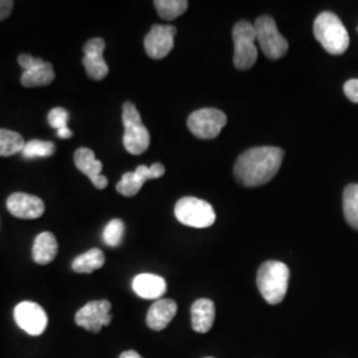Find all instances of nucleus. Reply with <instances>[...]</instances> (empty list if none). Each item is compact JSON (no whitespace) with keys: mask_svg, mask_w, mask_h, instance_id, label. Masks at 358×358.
<instances>
[{"mask_svg":"<svg viewBox=\"0 0 358 358\" xmlns=\"http://www.w3.org/2000/svg\"><path fill=\"white\" fill-rule=\"evenodd\" d=\"M68 120L69 113L63 108H53L48 115V122L56 130L68 128Z\"/></svg>","mask_w":358,"mask_h":358,"instance_id":"27","label":"nucleus"},{"mask_svg":"<svg viewBox=\"0 0 358 358\" xmlns=\"http://www.w3.org/2000/svg\"><path fill=\"white\" fill-rule=\"evenodd\" d=\"M227 124V115L214 108H205L192 112L187 127L192 134L202 140H211L219 136L222 129Z\"/></svg>","mask_w":358,"mask_h":358,"instance_id":"8","label":"nucleus"},{"mask_svg":"<svg viewBox=\"0 0 358 358\" xmlns=\"http://www.w3.org/2000/svg\"><path fill=\"white\" fill-rule=\"evenodd\" d=\"M17 63L24 71H29V69H34V68H36L38 65L43 64L44 60L43 59H38V57H32L31 55L23 53V55H20L17 57Z\"/></svg>","mask_w":358,"mask_h":358,"instance_id":"28","label":"nucleus"},{"mask_svg":"<svg viewBox=\"0 0 358 358\" xmlns=\"http://www.w3.org/2000/svg\"><path fill=\"white\" fill-rule=\"evenodd\" d=\"M344 93L352 103H358V78H352L346 81Z\"/></svg>","mask_w":358,"mask_h":358,"instance_id":"29","label":"nucleus"},{"mask_svg":"<svg viewBox=\"0 0 358 358\" xmlns=\"http://www.w3.org/2000/svg\"><path fill=\"white\" fill-rule=\"evenodd\" d=\"M256 40L263 53L272 60H278L288 51V41L280 34L275 20L271 16H260L256 19Z\"/></svg>","mask_w":358,"mask_h":358,"instance_id":"7","label":"nucleus"},{"mask_svg":"<svg viewBox=\"0 0 358 358\" xmlns=\"http://www.w3.org/2000/svg\"><path fill=\"white\" fill-rule=\"evenodd\" d=\"M133 291L142 299L159 300L166 292V282L164 278L154 273H140L133 279Z\"/></svg>","mask_w":358,"mask_h":358,"instance_id":"17","label":"nucleus"},{"mask_svg":"<svg viewBox=\"0 0 358 358\" xmlns=\"http://www.w3.org/2000/svg\"><path fill=\"white\" fill-rule=\"evenodd\" d=\"M289 268L287 264L278 260H268L260 266L257 271V288L263 299L271 304H280L289 284Z\"/></svg>","mask_w":358,"mask_h":358,"instance_id":"2","label":"nucleus"},{"mask_svg":"<svg viewBox=\"0 0 358 358\" xmlns=\"http://www.w3.org/2000/svg\"><path fill=\"white\" fill-rule=\"evenodd\" d=\"M75 164L77 169L92 180L96 189L103 190L108 186V178L101 174L103 162L96 158L93 150L88 148L77 149L75 153Z\"/></svg>","mask_w":358,"mask_h":358,"instance_id":"15","label":"nucleus"},{"mask_svg":"<svg viewBox=\"0 0 358 358\" xmlns=\"http://www.w3.org/2000/svg\"><path fill=\"white\" fill-rule=\"evenodd\" d=\"M174 214L178 222L192 229L210 227L217 220L214 207L208 202L194 196H185L179 199L174 208Z\"/></svg>","mask_w":358,"mask_h":358,"instance_id":"5","label":"nucleus"},{"mask_svg":"<svg viewBox=\"0 0 358 358\" xmlns=\"http://www.w3.org/2000/svg\"><path fill=\"white\" fill-rule=\"evenodd\" d=\"M105 264V255L99 248H92L90 251L77 256L72 262V269L77 273H92L100 269Z\"/></svg>","mask_w":358,"mask_h":358,"instance_id":"21","label":"nucleus"},{"mask_svg":"<svg viewBox=\"0 0 358 358\" xmlns=\"http://www.w3.org/2000/svg\"><path fill=\"white\" fill-rule=\"evenodd\" d=\"M178 306L171 299H159L149 309L146 324L155 332L164 331L177 315Z\"/></svg>","mask_w":358,"mask_h":358,"instance_id":"16","label":"nucleus"},{"mask_svg":"<svg viewBox=\"0 0 358 358\" xmlns=\"http://www.w3.org/2000/svg\"><path fill=\"white\" fill-rule=\"evenodd\" d=\"M112 304L108 300H96L77 310L75 321L80 328L92 333H99L112 321Z\"/></svg>","mask_w":358,"mask_h":358,"instance_id":"9","label":"nucleus"},{"mask_svg":"<svg viewBox=\"0 0 358 358\" xmlns=\"http://www.w3.org/2000/svg\"><path fill=\"white\" fill-rule=\"evenodd\" d=\"M120 358H143L136 352V350H127L124 353H121Z\"/></svg>","mask_w":358,"mask_h":358,"instance_id":"32","label":"nucleus"},{"mask_svg":"<svg viewBox=\"0 0 358 358\" xmlns=\"http://www.w3.org/2000/svg\"><path fill=\"white\" fill-rule=\"evenodd\" d=\"M124 234H125L124 222L120 219H113L103 229V242L109 247H118L124 239Z\"/></svg>","mask_w":358,"mask_h":358,"instance_id":"26","label":"nucleus"},{"mask_svg":"<svg viewBox=\"0 0 358 358\" xmlns=\"http://www.w3.org/2000/svg\"><path fill=\"white\" fill-rule=\"evenodd\" d=\"M313 32L324 50L331 55H343L349 47V34L334 13H321L315 20Z\"/></svg>","mask_w":358,"mask_h":358,"instance_id":"3","label":"nucleus"},{"mask_svg":"<svg viewBox=\"0 0 358 358\" xmlns=\"http://www.w3.org/2000/svg\"><path fill=\"white\" fill-rule=\"evenodd\" d=\"M72 136H73V133L71 131V129L69 128L60 129V130H57V137H59V138L68 140V138H71Z\"/></svg>","mask_w":358,"mask_h":358,"instance_id":"31","label":"nucleus"},{"mask_svg":"<svg viewBox=\"0 0 358 358\" xmlns=\"http://www.w3.org/2000/svg\"><path fill=\"white\" fill-rule=\"evenodd\" d=\"M215 321V304L210 299H199L192 306V327L195 332L207 333Z\"/></svg>","mask_w":358,"mask_h":358,"instance_id":"18","label":"nucleus"},{"mask_svg":"<svg viewBox=\"0 0 358 358\" xmlns=\"http://www.w3.org/2000/svg\"><path fill=\"white\" fill-rule=\"evenodd\" d=\"M155 10L164 20H174L187 11L189 1L186 0H155Z\"/></svg>","mask_w":358,"mask_h":358,"instance_id":"24","label":"nucleus"},{"mask_svg":"<svg viewBox=\"0 0 358 358\" xmlns=\"http://www.w3.org/2000/svg\"><path fill=\"white\" fill-rule=\"evenodd\" d=\"M165 174V167L162 164H154L150 167L140 165L133 173H125L121 180L117 183L115 189L124 196H134L140 192L146 180L161 178Z\"/></svg>","mask_w":358,"mask_h":358,"instance_id":"12","label":"nucleus"},{"mask_svg":"<svg viewBox=\"0 0 358 358\" xmlns=\"http://www.w3.org/2000/svg\"><path fill=\"white\" fill-rule=\"evenodd\" d=\"M13 0H0V20H4L13 13Z\"/></svg>","mask_w":358,"mask_h":358,"instance_id":"30","label":"nucleus"},{"mask_svg":"<svg viewBox=\"0 0 358 358\" xmlns=\"http://www.w3.org/2000/svg\"><path fill=\"white\" fill-rule=\"evenodd\" d=\"M26 146L24 138L13 130L0 129V157H11L22 153Z\"/></svg>","mask_w":358,"mask_h":358,"instance_id":"22","label":"nucleus"},{"mask_svg":"<svg viewBox=\"0 0 358 358\" xmlns=\"http://www.w3.org/2000/svg\"><path fill=\"white\" fill-rule=\"evenodd\" d=\"M55 80V71L51 63L44 62L43 64L38 65L34 69L24 71L22 75V84L26 88H35V87H45L52 84Z\"/></svg>","mask_w":358,"mask_h":358,"instance_id":"20","label":"nucleus"},{"mask_svg":"<svg viewBox=\"0 0 358 358\" xmlns=\"http://www.w3.org/2000/svg\"><path fill=\"white\" fill-rule=\"evenodd\" d=\"M177 35V28L174 26L152 27L150 32L145 36V51L148 56L154 60H161L174 48V38Z\"/></svg>","mask_w":358,"mask_h":358,"instance_id":"11","label":"nucleus"},{"mask_svg":"<svg viewBox=\"0 0 358 358\" xmlns=\"http://www.w3.org/2000/svg\"><path fill=\"white\" fill-rule=\"evenodd\" d=\"M53 153H55L53 142L40 141V140H32V141L27 142L26 146L22 152L23 157L27 159L50 157Z\"/></svg>","mask_w":358,"mask_h":358,"instance_id":"25","label":"nucleus"},{"mask_svg":"<svg viewBox=\"0 0 358 358\" xmlns=\"http://www.w3.org/2000/svg\"><path fill=\"white\" fill-rule=\"evenodd\" d=\"M234 65L238 69H250L257 60L255 26L247 20L238 22L232 29Z\"/></svg>","mask_w":358,"mask_h":358,"instance_id":"6","label":"nucleus"},{"mask_svg":"<svg viewBox=\"0 0 358 358\" xmlns=\"http://www.w3.org/2000/svg\"><path fill=\"white\" fill-rule=\"evenodd\" d=\"M343 207L346 222L358 230V185L346 186L343 198Z\"/></svg>","mask_w":358,"mask_h":358,"instance_id":"23","label":"nucleus"},{"mask_svg":"<svg viewBox=\"0 0 358 358\" xmlns=\"http://www.w3.org/2000/svg\"><path fill=\"white\" fill-rule=\"evenodd\" d=\"M122 122L125 127L122 141L127 152L133 155L145 153L150 146V133L142 124L141 115L134 103H124Z\"/></svg>","mask_w":358,"mask_h":358,"instance_id":"4","label":"nucleus"},{"mask_svg":"<svg viewBox=\"0 0 358 358\" xmlns=\"http://www.w3.org/2000/svg\"><path fill=\"white\" fill-rule=\"evenodd\" d=\"M207 358H213V357H207Z\"/></svg>","mask_w":358,"mask_h":358,"instance_id":"33","label":"nucleus"},{"mask_svg":"<svg viewBox=\"0 0 358 358\" xmlns=\"http://www.w3.org/2000/svg\"><path fill=\"white\" fill-rule=\"evenodd\" d=\"M284 150L275 146H260L245 150L235 162L234 174L245 187H257L273 178L282 166Z\"/></svg>","mask_w":358,"mask_h":358,"instance_id":"1","label":"nucleus"},{"mask_svg":"<svg viewBox=\"0 0 358 358\" xmlns=\"http://www.w3.org/2000/svg\"><path fill=\"white\" fill-rule=\"evenodd\" d=\"M57 251H59L57 241L52 232L45 231L38 234L32 247V256L38 264L41 266L50 264L55 260Z\"/></svg>","mask_w":358,"mask_h":358,"instance_id":"19","label":"nucleus"},{"mask_svg":"<svg viewBox=\"0 0 358 358\" xmlns=\"http://www.w3.org/2000/svg\"><path fill=\"white\" fill-rule=\"evenodd\" d=\"M7 208L13 217L19 219H38L45 211L44 202L26 192H13L7 199Z\"/></svg>","mask_w":358,"mask_h":358,"instance_id":"14","label":"nucleus"},{"mask_svg":"<svg viewBox=\"0 0 358 358\" xmlns=\"http://www.w3.org/2000/svg\"><path fill=\"white\" fill-rule=\"evenodd\" d=\"M103 51H105V41L103 38H90V41L84 45L83 64L85 66V71L92 80L100 81L109 73V66L103 60Z\"/></svg>","mask_w":358,"mask_h":358,"instance_id":"13","label":"nucleus"},{"mask_svg":"<svg viewBox=\"0 0 358 358\" xmlns=\"http://www.w3.org/2000/svg\"><path fill=\"white\" fill-rule=\"evenodd\" d=\"M13 319L20 329L31 336H40L48 324L45 310L34 301H23L17 304L13 309Z\"/></svg>","mask_w":358,"mask_h":358,"instance_id":"10","label":"nucleus"}]
</instances>
